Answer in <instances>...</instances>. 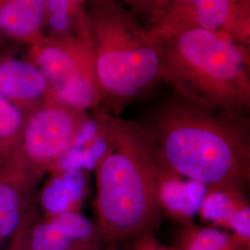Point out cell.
Here are the masks:
<instances>
[{
	"label": "cell",
	"instance_id": "15",
	"mask_svg": "<svg viewBox=\"0 0 250 250\" xmlns=\"http://www.w3.org/2000/svg\"><path fill=\"white\" fill-rule=\"evenodd\" d=\"M25 114L0 94V163L18 149Z\"/></svg>",
	"mask_w": 250,
	"mask_h": 250
},
{
	"label": "cell",
	"instance_id": "14",
	"mask_svg": "<svg viewBox=\"0 0 250 250\" xmlns=\"http://www.w3.org/2000/svg\"><path fill=\"white\" fill-rule=\"evenodd\" d=\"M89 0H44L46 36H66L76 34L86 23Z\"/></svg>",
	"mask_w": 250,
	"mask_h": 250
},
{
	"label": "cell",
	"instance_id": "23",
	"mask_svg": "<svg viewBox=\"0 0 250 250\" xmlns=\"http://www.w3.org/2000/svg\"><path fill=\"white\" fill-rule=\"evenodd\" d=\"M89 1H90V0H89Z\"/></svg>",
	"mask_w": 250,
	"mask_h": 250
},
{
	"label": "cell",
	"instance_id": "4",
	"mask_svg": "<svg viewBox=\"0 0 250 250\" xmlns=\"http://www.w3.org/2000/svg\"><path fill=\"white\" fill-rule=\"evenodd\" d=\"M85 17L103 104L117 115L162 80V44L116 0H90Z\"/></svg>",
	"mask_w": 250,
	"mask_h": 250
},
{
	"label": "cell",
	"instance_id": "2",
	"mask_svg": "<svg viewBox=\"0 0 250 250\" xmlns=\"http://www.w3.org/2000/svg\"><path fill=\"white\" fill-rule=\"evenodd\" d=\"M167 168L209 192L245 197L250 182V124L245 115L177 99L144 125Z\"/></svg>",
	"mask_w": 250,
	"mask_h": 250
},
{
	"label": "cell",
	"instance_id": "19",
	"mask_svg": "<svg viewBox=\"0 0 250 250\" xmlns=\"http://www.w3.org/2000/svg\"><path fill=\"white\" fill-rule=\"evenodd\" d=\"M101 250H118V243H110L105 245Z\"/></svg>",
	"mask_w": 250,
	"mask_h": 250
},
{
	"label": "cell",
	"instance_id": "10",
	"mask_svg": "<svg viewBox=\"0 0 250 250\" xmlns=\"http://www.w3.org/2000/svg\"><path fill=\"white\" fill-rule=\"evenodd\" d=\"M0 94L24 114L49 98L43 73L27 56L0 55Z\"/></svg>",
	"mask_w": 250,
	"mask_h": 250
},
{
	"label": "cell",
	"instance_id": "21",
	"mask_svg": "<svg viewBox=\"0 0 250 250\" xmlns=\"http://www.w3.org/2000/svg\"><path fill=\"white\" fill-rule=\"evenodd\" d=\"M101 249H102V248H101ZM101 249H99V250H101Z\"/></svg>",
	"mask_w": 250,
	"mask_h": 250
},
{
	"label": "cell",
	"instance_id": "9",
	"mask_svg": "<svg viewBox=\"0 0 250 250\" xmlns=\"http://www.w3.org/2000/svg\"><path fill=\"white\" fill-rule=\"evenodd\" d=\"M38 188L14 156L0 165V250L36 207Z\"/></svg>",
	"mask_w": 250,
	"mask_h": 250
},
{
	"label": "cell",
	"instance_id": "5",
	"mask_svg": "<svg viewBox=\"0 0 250 250\" xmlns=\"http://www.w3.org/2000/svg\"><path fill=\"white\" fill-rule=\"evenodd\" d=\"M27 56L43 73L50 99L84 111L103 104L86 23L70 36L45 35Z\"/></svg>",
	"mask_w": 250,
	"mask_h": 250
},
{
	"label": "cell",
	"instance_id": "22",
	"mask_svg": "<svg viewBox=\"0 0 250 250\" xmlns=\"http://www.w3.org/2000/svg\"><path fill=\"white\" fill-rule=\"evenodd\" d=\"M0 165H1V163H0Z\"/></svg>",
	"mask_w": 250,
	"mask_h": 250
},
{
	"label": "cell",
	"instance_id": "17",
	"mask_svg": "<svg viewBox=\"0 0 250 250\" xmlns=\"http://www.w3.org/2000/svg\"><path fill=\"white\" fill-rule=\"evenodd\" d=\"M129 250H177L159 241L153 232H143L129 239Z\"/></svg>",
	"mask_w": 250,
	"mask_h": 250
},
{
	"label": "cell",
	"instance_id": "7",
	"mask_svg": "<svg viewBox=\"0 0 250 250\" xmlns=\"http://www.w3.org/2000/svg\"><path fill=\"white\" fill-rule=\"evenodd\" d=\"M147 28L160 41L183 30L199 28L225 33L250 46V1L167 0Z\"/></svg>",
	"mask_w": 250,
	"mask_h": 250
},
{
	"label": "cell",
	"instance_id": "20",
	"mask_svg": "<svg viewBox=\"0 0 250 250\" xmlns=\"http://www.w3.org/2000/svg\"><path fill=\"white\" fill-rule=\"evenodd\" d=\"M233 1H235V2H242V1H246V0H233Z\"/></svg>",
	"mask_w": 250,
	"mask_h": 250
},
{
	"label": "cell",
	"instance_id": "6",
	"mask_svg": "<svg viewBox=\"0 0 250 250\" xmlns=\"http://www.w3.org/2000/svg\"><path fill=\"white\" fill-rule=\"evenodd\" d=\"M90 118L88 111L47 99L25 114L21 141L14 155L40 185L72 148Z\"/></svg>",
	"mask_w": 250,
	"mask_h": 250
},
{
	"label": "cell",
	"instance_id": "11",
	"mask_svg": "<svg viewBox=\"0 0 250 250\" xmlns=\"http://www.w3.org/2000/svg\"><path fill=\"white\" fill-rule=\"evenodd\" d=\"M0 35L32 45L45 35L44 0H0Z\"/></svg>",
	"mask_w": 250,
	"mask_h": 250
},
{
	"label": "cell",
	"instance_id": "13",
	"mask_svg": "<svg viewBox=\"0 0 250 250\" xmlns=\"http://www.w3.org/2000/svg\"><path fill=\"white\" fill-rule=\"evenodd\" d=\"M250 246L232 232L186 222L179 231L174 248L177 250H250Z\"/></svg>",
	"mask_w": 250,
	"mask_h": 250
},
{
	"label": "cell",
	"instance_id": "8",
	"mask_svg": "<svg viewBox=\"0 0 250 250\" xmlns=\"http://www.w3.org/2000/svg\"><path fill=\"white\" fill-rule=\"evenodd\" d=\"M105 245L98 225L78 211L51 217L36 211L27 232L28 250H98Z\"/></svg>",
	"mask_w": 250,
	"mask_h": 250
},
{
	"label": "cell",
	"instance_id": "16",
	"mask_svg": "<svg viewBox=\"0 0 250 250\" xmlns=\"http://www.w3.org/2000/svg\"><path fill=\"white\" fill-rule=\"evenodd\" d=\"M37 209L35 207L27 215L25 219L22 221V223L19 226L16 232L13 233V235L10 237L8 243L5 245V247L2 250H28L27 248V232L29 225L32 222V219L36 213Z\"/></svg>",
	"mask_w": 250,
	"mask_h": 250
},
{
	"label": "cell",
	"instance_id": "3",
	"mask_svg": "<svg viewBox=\"0 0 250 250\" xmlns=\"http://www.w3.org/2000/svg\"><path fill=\"white\" fill-rule=\"evenodd\" d=\"M161 42L162 80L179 99L237 115L250 109V46L225 33L199 28Z\"/></svg>",
	"mask_w": 250,
	"mask_h": 250
},
{
	"label": "cell",
	"instance_id": "12",
	"mask_svg": "<svg viewBox=\"0 0 250 250\" xmlns=\"http://www.w3.org/2000/svg\"><path fill=\"white\" fill-rule=\"evenodd\" d=\"M51 177L36 191V207L42 217L80 212L83 175L79 170H51Z\"/></svg>",
	"mask_w": 250,
	"mask_h": 250
},
{
	"label": "cell",
	"instance_id": "1",
	"mask_svg": "<svg viewBox=\"0 0 250 250\" xmlns=\"http://www.w3.org/2000/svg\"><path fill=\"white\" fill-rule=\"evenodd\" d=\"M105 148L95 159L94 210L107 244L153 232L162 213L161 188L169 170L143 125L105 110L92 115Z\"/></svg>",
	"mask_w": 250,
	"mask_h": 250
},
{
	"label": "cell",
	"instance_id": "18",
	"mask_svg": "<svg viewBox=\"0 0 250 250\" xmlns=\"http://www.w3.org/2000/svg\"><path fill=\"white\" fill-rule=\"evenodd\" d=\"M134 9L143 12L146 16L151 20L167 0H129Z\"/></svg>",
	"mask_w": 250,
	"mask_h": 250
}]
</instances>
